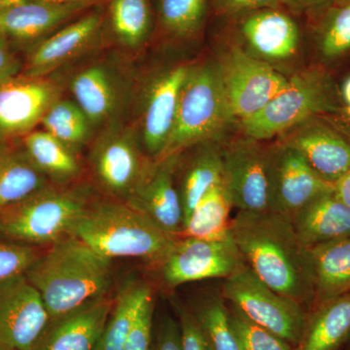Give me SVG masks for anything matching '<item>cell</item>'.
<instances>
[{"instance_id":"obj_1","label":"cell","mask_w":350,"mask_h":350,"mask_svg":"<svg viewBox=\"0 0 350 350\" xmlns=\"http://www.w3.org/2000/svg\"><path fill=\"white\" fill-rule=\"evenodd\" d=\"M230 234L246 266L265 284L312 310L314 282L310 254L289 217L271 211H238Z\"/></svg>"},{"instance_id":"obj_2","label":"cell","mask_w":350,"mask_h":350,"mask_svg":"<svg viewBox=\"0 0 350 350\" xmlns=\"http://www.w3.org/2000/svg\"><path fill=\"white\" fill-rule=\"evenodd\" d=\"M25 278L54 320L107 298L112 286L111 260L68 236L41 253Z\"/></svg>"},{"instance_id":"obj_3","label":"cell","mask_w":350,"mask_h":350,"mask_svg":"<svg viewBox=\"0 0 350 350\" xmlns=\"http://www.w3.org/2000/svg\"><path fill=\"white\" fill-rule=\"evenodd\" d=\"M237 126L215 56L193 62L181 89L174 130L161 158L179 155L202 142H222Z\"/></svg>"},{"instance_id":"obj_4","label":"cell","mask_w":350,"mask_h":350,"mask_svg":"<svg viewBox=\"0 0 350 350\" xmlns=\"http://www.w3.org/2000/svg\"><path fill=\"white\" fill-rule=\"evenodd\" d=\"M70 236L107 259L133 258L161 265L178 238L170 236L126 202L88 207Z\"/></svg>"},{"instance_id":"obj_5","label":"cell","mask_w":350,"mask_h":350,"mask_svg":"<svg viewBox=\"0 0 350 350\" xmlns=\"http://www.w3.org/2000/svg\"><path fill=\"white\" fill-rule=\"evenodd\" d=\"M337 78L310 63L289 75L286 87L261 111L241 122V135L271 142L306 120L323 116L342 107Z\"/></svg>"},{"instance_id":"obj_6","label":"cell","mask_w":350,"mask_h":350,"mask_svg":"<svg viewBox=\"0 0 350 350\" xmlns=\"http://www.w3.org/2000/svg\"><path fill=\"white\" fill-rule=\"evenodd\" d=\"M89 206L85 191L45 186L0 208V241L52 245L70 236Z\"/></svg>"},{"instance_id":"obj_7","label":"cell","mask_w":350,"mask_h":350,"mask_svg":"<svg viewBox=\"0 0 350 350\" xmlns=\"http://www.w3.org/2000/svg\"><path fill=\"white\" fill-rule=\"evenodd\" d=\"M295 16L284 7H273L225 19L229 23L225 38L287 75L304 50L303 31Z\"/></svg>"},{"instance_id":"obj_8","label":"cell","mask_w":350,"mask_h":350,"mask_svg":"<svg viewBox=\"0 0 350 350\" xmlns=\"http://www.w3.org/2000/svg\"><path fill=\"white\" fill-rule=\"evenodd\" d=\"M220 292L228 304L257 325L294 347L300 342L310 312L265 284L246 264L224 280Z\"/></svg>"},{"instance_id":"obj_9","label":"cell","mask_w":350,"mask_h":350,"mask_svg":"<svg viewBox=\"0 0 350 350\" xmlns=\"http://www.w3.org/2000/svg\"><path fill=\"white\" fill-rule=\"evenodd\" d=\"M214 56L238 125L261 111L289 80V76L250 56L227 38L219 44Z\"/></svg>"},{"instance_id":"obj_10","label":"cell","mask_w":350,"mask_h":350,"mask_svg":"<svg viewBox=\"0 0 350 350\" xmlns=\"http://www.w3.org/2000/svg\"><path fill=\"white\" fill-rule=\"evenodd\" d=\"M271 145L239 133L221 142L224 184L238 211H269Z\"/></svg>"},{"instance_id":"obj_11","label":"cell","mask_w":350,"mask_h":350,"mask_svg":"<svg viewBox=\"0 0 350 350\" xmlns=\"http://www.w3.org/2000/svg\"><path fill=\"white\" fill-rule=\"evenodd\" d=\"M245 265L231 234L223 239L178 238L161 264L170 288L185 283L226 278Z\"/></svg>"},{"instance_id":"obj_12","label":"cell","mask_w":350,"mask_h":350,"mask_svg":"<svg viewBox=\"0 0 350 350\" xmlns=\"http://www.w3.org/2000/svg\"><path fill=\"white\" fill-rule=\"evenodd\" d=\"M61 98V87L45 77L20 75L0 83V144L22 139Z\"/></svg>"},{"instance_id":"obj_13","label":"cell","mask_w":350,"mask_h":350,"mask_svg":"<svg viewBox=\"0 0 350 350\" xmlns=\"http://www.w3.org/2000/svg\"><path fill=\"white\" fill-rule=\"evenodd\" d=\"M269 183V211L289 218L320 196L334 191V186L312 169L300 152L276 139L271 145Z\"/></svg>"},{"instance_id":"obj_14","label":"cell","mask_w":350,"mask_h":350,"mask_svg":"<svg viewBox=\"0 0 350 350\" xmlns=\"http://www.w3.org/2000/svg\"><path fill=\"white\" fill-rule=\"evenodd\" d=\"M192 64L165 66L153 75L145 90L140 133L145 150L153 160L162 157L169 144L181 89Z\"/></svg>"},{"instance_id":"obj_15","label":"cell","mask_w":350,"mask_h":350,"mask_svg":"<svg viewBox=\"0 0 350 350\" xmlns=\"http://www.w3.org/2000/svg\"><path fill=\"white\" fill-rule=\"evenodd\" d=\"M47 308L25 276L0 288V342L15 350H36L49 327Z\"/></svg>"},{"instance_id":"obj_16","label":"cell","mask_w":350,"mask_h":350,"mask_svg":"<svg viewBox=\"0 0 350 350\" xmlns=\"http://www.w3.org/2000/svg\"><path fill=\"white\" fill-rule=\"evenodd\" d=\"M178 156L157 159L147 163L135 192L125 202L174 238H180L184 223L175 175Z\"/></svg>"},{"instance_id":"obj_17","label":"cell","mask_w":350,"mask_h":350,"mask_svg":"<svg viewBox=\"0 0 350 350\" xmlns=\"http://www.w3.org/2000/svg\"><path fill=\"white\" fill-rule=\"evenodd\" d=\"M275 139L300 152L331 185L335 186L350 170V140L321 117L306 120Z\"/></svg>"},{"instance_id":"obj_18","label":"cell","mask_w":350,"mask_h":350,"mask_svg":"<svg viewBox=\"0 0 350 350\" xmlns=\"http://www.w3.org/2000/svg\"><path fill=\"white\" fill-rule=\"evenodd\" d=\"M91 163L103 188L126 202L135 192L148 163L144 162L133 133L114 129L96 142Z\"/></svg>"},{"instance_id":"obj_19","label":"cell","mask_w":350,"mask_h":350,"mask_svg":"<svg viewBox=\"0 0 350 350\" xmlns=\"http://www.w3.org/2000/svg\"><path fill=\"white\" fill-rule=\"evenodd\" d=\"M103 22V14L96 10L57 29L32 48L22 75L45 77L80 56L96 42Z\"/></svg>"},{"instance_id":"obj_20","label":"cell","mask_w":350,"mask_h":350,"mask_svg":"<svg viewBox=\"0 0 350 350\" xmlns=\"http://www.w3.org/2000/svg\"><path fill=\"white\" fill-rule=\"evenodd\" d=\"M306 16L312 63L337 78L338 71L350 68V0L327 2Z\"/></svg>"},{"instance_id":"obj_21","label":"cell","mask_w":350,"mask_h":350,"mask_svg":"<svg viewBox=\"0 0 350 350\" xmlns=\"http://www.w3.org/2000/svg\"><path fill=\"white\" fill-rule=\"evenodd\" d=\"M86 9L25 0L0 10V36L11 44L38 43Z\"/></svg>"},{"instance_id":"obj_22","label":"cell","mask_w":350,"mask_h":350,"mask_svg":"<svg viewBox=\"0 0 350 350\" xmlns=\"http://www.w3.org/2000/svg\"><path fill=\"white\" fill-rule=\"evenodd\" d=\"M179 154L177 161V188L183 207L184 224L202 198L216 184L224 181L221 142H206Z\"/></svg>"},{"instance_id":"obj_23","label":"cell","mask_w":350,"mask_h":350,"mask_svg":"<svg viewBox=\"0 0 350 350\" xmlns=\"http://www.w3.org/2000/svg\"><path fill=\"white\" fill-rule=\"evenodd\" d=\"M112 306L107 297L52 320L36 350H94Z\"/></svg>"},{"instance_id":"obj_24","label":"cell","mask_w":350,"mask_h":350,"mask_svg":"<svg viewBox=\"0 0 350 350\" xmlns=\"http://www.w3.org/2000/svg\"><path fill=\"white\" fill-rule=\"evenodd\" d=\"M290 220L306 250L350 238V207L338 199L335 191L312 200Z\"/></svg>"},{"instance_id":"obj_25","label":"cell","mask_w":350,"mask_h":350,"mask_svg":"<svg viewBox=\"0 0 350 350\" xmlns=\"http://www.w3.org/2000/svg\"><path fill=\"white\" fill-rule=\"evenodd\" d=\"M70 89L92 126L105 123L118 109L121 88L116 75L105 64H93L76 73Z\"/></svg>"},{"instance_id":"obj_26","label":"cell","mask_w":350,"mask_h":350,"mask_svg":"<svg viewBox=\"0 0 350 350\" xmlns=\"http://www.w3.org/2000/svg\"><path fill=\"white\" fill-rule=\"evenodd\" d=\"M350 338V293L314 306L295 350H338Z\"/></svg>"},{"instance_id":"obj_27","label":"cell","mask_w":350,"mask_h":350,"mask_svg":"<svg viewBox=\"0 0 350 350\" xmlns=\"http://www.w3.org/2000/svg\"><path fill=\"white\" fill-rule=\"evenodd\" d=\"M308 254L314 282L312 308L350 293V238L315 246Z\"/></svg>"},{"instance_id":"obj_28","label":"cell","mask_w":350,"mask_h":350,"mask_svg":"<svg viewBox=\"0 0 350 350\" xmlns=\"http://www.w3.org/2000/svg\"><path fill=\"white\" fill-rule=\"evenodd\" d=\"M156 27L167 40L190 43L202 36L211 0H151Z\"/></svg>"},{"instance_id":"obj_29","label":"cell","mask_w":350,"mask_h":350,"mask_svg":"<svg viewBox=\"0 0 350 350\" xmlns=\"http://www.w3.org/2000/svg\"><path fill=\"white\" fill-rule=\"evenodd\" d=\"M25 155L51 180L64 184L81 172L75 152L46 131H33L22 138Z\"/></svg>"},{"instance_id":"obj_30","label":"cell","mask_w":350,"mask_h":350,"mask_svg":"<svg viewBox=\"0 0 350 350\" xmlns=\"http://www.w3.org/2000/svg\"><path fill=\"white\" fill-rule=\"evenodd\" d=\"M48 185L23 148L0 144V208L24 199Z\"/></svg>"},{"instance_id":"obj_31","label":"cell","mask_w":350,"mask_h":350,"mask_svg":"<svg viewBox=\"0 0 350 350\" xmlns=\"http://www.w3.org/2000/svg\"><path fill=\"white\" fill-rule=\"evenodd\" d=\"M153 292L148 283L130 282L120 290L94 350H124L140 306Z\"/></svg>"},{"instance_id":"obj_32","label":"cell","mask_w":350,"mask_h":350,"mask_svg":"<svg viewBox=\"0 0 350 350\" xmlns=\"http://www.w3.org/2000/svg\"><path fill=\"white\" fill-rule=\"evenodd\" d=\"M232 204L224 181L216 184L193 209L180 238L223 239L230 236Z\"/></svg>"},{"instance_id":"obj_33","label":"cell","mask_w":350,"mask_h":350,"mask_svg":"<svg viewBox=\"0 0 350 350\" xmlns=\"http://www.w3.org/2000/svg\"><path fill=\"white\" fill-rule=\"evenodd\" d=\"M108 17L115 38L131 49L144 46L156 27L151 0H108Z\"/></svg>"},{"instance_id":"obj_34","label":"cell","mask_w":350,"mask_h":350,"mask_svg":"<svg viewBox=\"0 0 350 350\" xmlns=\"http://www.w3.org/2000/svg\"><path fill=\"white\" fill-rule=\"evenodd\" d=\"M213 350H241L222 294L211 293L190 308Z\"/></svg>"},{"instance_id":"obj_35","label":"cell","mask_w":350,"mask_h":350,"mask_svg":"<svg viewBox=\"0 0 350 350\" xmlns=\"http://www.w3.org/2000/svg\"><path fill=\"white\" fill-rule=\"evenodd\" d=\"M40 124L44 131L75 152L86 144L93 126L75 101L61 98L51 105Z\"/></svg>"},{"instance_id":"obj_36","label":"cell","mask_w":350,"mask_h":350,"mask_svg":"<svg viewBox=\"0 0 350 350\" xmlns=\"http://www.w3.org/2000/svg\"><path fill=\"white\" fill-rule=\"evenodd\" d=\"M228 308L241 350H295L293 345L257 325L234 306L228 304Z\"/></svg>"},{"instance_id":"obj_37","label":"cell","mask_w":350,"mask_h":350,"mask_svg":"<svg viewBox=\"0 0 350 350\" xmlns=\"http://www.w3.org/2000/svg\"><path fill=\"white\" fill-rule=\"evenodd\" d=\"M41 253L33 246L0 241V288L25 276Z\"/></svg>"},{"instance_id":"obj_38","label":"cell","mask_w":350,"mask_h":350,"mask_svg":"<svg viewBox=\"0 0 350 350\" xmlns=\"http://www.w3.org/2000/svg\"><path fill=\"white\" fill-rule=\"evenodd\" d=\"M154 310L155 298L152 292L140 306L124 350H152Z\"/></svg>"},{"instance_id":"obj_39","label":"cell","mask_w":350,"mask_h":350,"mask_svg":"<svg viewBox=\"0 0 350 350\" xmlns=\"http://www.w3.org/2000/svg\"><path fill=\"white\" fill-rule=\"evenodd\" d=\"M273 7H284L282 0H211V13L224 20Z\"/></svg>"},{"instance_id":"obj_40","label":"cell","mask_w":350,"mask_h":350,"mask_svg":"<svg viewBox=\"0 0 350 350\" xmlns=\"http://www.w3.org/2000/svg\"><path fill=\"white\" fill-rule=\"evenodd\" d=\"M182 350H213L190 308L177 306Z\"/></svg>"},{"instance_id":"obj_41","label":"cell","mask_w":350,"mask_h":350,"mask_svg":"<svg viewBox=\"0 0 350 350\" xmlns=\"http://www.w3.org/2000/svg\"><path fill=\"white\" fill-rule=\"evenodd\" d=\"M152 350H182L181 332L178 320L165 317L154 330Z\"/></svg>"},{"instance_id":"obj_42","label":"cell","mask_w":350,"mask_h":350,"mask_svg":"<svg viewBox=\"0 0 350 350\" xmlns=\"http://www.w3.org/2000/svg\"><path fill=\"white\" fill-rule=\"evenodd\" d=\"M23 64L14 52L12 44L0 36V83L20 75Z\"/></svg>"},{"instance_id":"obj_43","label":"cell","mask_w":350,"mask_h":350,"mask_svg":"<svg viewBox=\"0 0 350 350\" xmlns=\"http://www.w3.org/2000/svg\"><path fill=\"white\" fill-rule=\"evenodd\" d=\"M319 117L350 140V107H342L336 111Z\"/></svg>"},{"instance_id":"obj_44","label":"cell","mask_w":350,"mask_h":350,"mask_svg":"<svg viewBox=\"0 0 350 350\" xmlns=\"http://www.w3.org/2000/svg\"><path fill=\"white\" fill-rule=\"evenodd\" d=\"M283 6L294 15H306L319 8L329 0H282Z\"/></svg>"},{"instance_id":"obj_45","label":"cell","mask_w":350,"mask_h":350,"mask_svg":"<svg viewBox=\"0 0 350 350\" xmlns=\"http://www.w3.org/2000/svg\"><path fill=\"white\" fill-rule=\"evenodd\" d=\"M334 191L338 199L350 207V170L335 184Z\"/></svg>"},{"instance_id":"obj_46","label":"cell","mask_w":350,"mask_h":350,"mask_svg":"<svg viewBox=\"0 0 350 350\" xmlns=\"http://www.w3.org/2000/svg\"><path fill=\"white\" fill-rule=\"evenodd\" d=\"M41 1L51 2V3L64 4V5H73L88 9L94 5H98L105 0H41Z\"/></svg>"},{"instance_id":"obj_47","label":"cell","mask_w":350,"mask_h":350,"mask_svg":"<svg viewBox=\"0 0 350 350\" xmlns=\"http://www.w3.org/2000/svg\"><path fill=\"white\" fill-rule=\"evenodd\" d=\"M338 92L342 107H350V75L345 78L342 85H338Z\"/></svg>"},{"instance_id":"obj_48","label":"cell","mask_w":350,"mask_h":350,"mask_svg":"<svg viewBox=\"0 0 350 350\" xmlns=\"http://www.w3.org/2000/svg\"><path fill=\"white\" fill-rule=\"evenodd\" d=\"M23 1H25V0H0V10Z\"/></svg>"},{"instance_id":"obj_49","label":"cell","mask_w":350,"mask_h":350,"mask_svg":"<svg viewBox=\"0 0 350 350\" xmlns=\"http://www.w3.org/2000/svg\"><path fill=\"white\" fill-rule=\"evenodd\" d=\"M0 350H15L12 347H8V345L2 344L0 342Z\"/></svg>"},{"instance_id":"obj_50","label":"cell","mask_w":350,"mask_h":350,"mask_svg":"<svg viewBox=\"0 0 350 350\" xmlns=\"http://www.w3.org/2000/svg\"><path fill=\"white\" fill-rule=\"evenodd\" d=\"M329 1H332V2H342V1H347V0H329Z\"/></svg>"},{"instance_id":"obj_51","label":"cell","mask_w":350,"mask_h":350,"mask_svg":"<svg viewBox=\"0 0 350 350\" xmlns=\"http://www.w3.org/2000/svg\"></svg>"}]
</instances>
